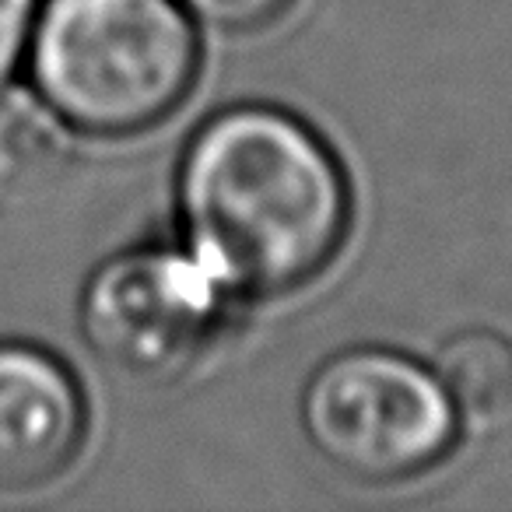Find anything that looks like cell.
Here are the masks:
<instances>
[{
	"instance_id": "277c9868",
	"label": "cell",
	"mask_w": 512,
	"mask_h": 512,
	"mask_svg": "<svg viewBox=\"0 0 512 512\" xmlns=\"http://www.w3.org/2000/svg\"><path fill=\"white\" fill-rule=\"evenodd\" d=\"M235 299L183 246H137L88 278L78 327L88 351L123 383L165 386L221 341Z\"/></svg>"
},
{
	"instance_id": "3957f363",
	"label": "cell",
	"mask_w": 512,
	"mask_h": 512,
	"mask_svg": "<svg viewBox=\"0 0 512 512\" xmlns=\"http://www.w3.org/2000/svg\"><path fill=\"white\" fill-rule=\"evenodd\" d=\"M306 439L337 474L400 484L442 467L460 446L463 414L432 365L390 348H348L302 390Z\"/></svg>"
},
{
	"instance_id": "5b68a950",
	"label": "cell",
	"mask_w": 512,
	"mask_h": 512,
	"mask_svg": "<svg viewBox=\"0 0 512 512\" xmlns=\"http://www.w3.org/2000/svg\"><path fill=\"white\" fill-rule=\"evenodd\" d=\"M88 439L78 376L39 344L0 341V491H39L64 477Z\"/></svg>"
},
{
	"instance_id": "7a4b0ae2",
	"label": "cell",
	"mask_w": 512,
	"mask_h": 512,
	"mask_svg": "<svg viewBox=\"0 0 512 512\" xmlns=\"http://www.w3.org/2000/svg\"><path fill=\"white\" fill-rule=\"evenodd\" d=\"M25 71L71 134L123 141L190 99L200 25L179 0H46Z\"/></svg>"
},
{
	"instance_id": "6da1fadb",
	"label": "cell",
	"mask_w": 512,
	"mask_h": 512,
	"mask_svg": "<svg viewBox=\"0 0 512 512\" xmlns=\"http://www.w3.org/2000/svg\"><path fill=\"white\" fill-rule=\"evenodd\" d=\"M351 204L327 137L267 102L207 116L176 165L179 246L235 302L313 285L348 242Z\"/></svg>"
},
{
	"instance_id": "8992f818",
	"label": "cell",
	"mask_w": 512,
	"mask_h": 512,
	"mask_svg": "<svg viewBox=\"0 0 512 512\" xmlns=\"http://www.w3.org/2000/svg\"><path fill=\"white\" fill-rule=\"evenodd\" d=\"M442 379L463 421H502L512 414V337L495 327H463L435 355Z\"/></svg>"
},
{
	"instance_id": "9c48e42d",
	"label": "cell",
	"mask_w": 512,
	"mask_h": 512,
	"mask_svg": "<svg viewBox=\"0 0 512 512\" xmlns=\"http://www.w3.org/2000/svg\"><path fill=\"white\" fill-rule=\"evenodd\" d=\"M39 0H0V92L15 85L25 67Z\"/></svg>"
},
{
	"instance_id": "ba28073f",
	"label": "cell",
	"mask_w": 512,
	"mask_h": 512,
	"mask_svg": "<svg viewBox=\"0 0 512 512\" xmlns=\"http://www.w3.org/2000/svg\"><path fill=\"white\" fill-rule=\"evenodd\" d=\"M179 4L200 29L225 32V36L264 32L295 8V0H179Z\"/></svg>"
},
{
	"instance_id": "52a82bcc",
	"label": "cell",
	"mask_w": 512,
	"mask_h": 512,
	"mask_svg": "<svg viewBox=\"0 0 512 512\" xmlns=\"http://www.w3.org/2000/svg\"><path fill=\"white\" fill-rule=\"evenodd\" d=\"M67 137L57 113L32 88L8 85L0 92V176L25 179L50 172L67 155Z\"/></svg>"
}]
</instances>
